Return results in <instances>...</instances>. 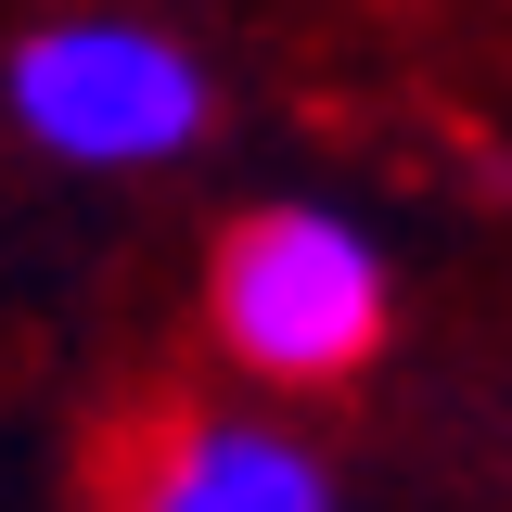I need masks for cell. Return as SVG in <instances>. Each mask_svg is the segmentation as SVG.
<instances>
[{
  "label": "cell",
  "instance_id": "obj_1",
  "mask_svg": "<svg viewBox=\"0 0 512 512\" xmlns=\"http://www.w3.org/2000/svg\"><path fill=\"white\" fill-rule=\"evenodd\" d=\"M384 256L359 218L333 205H244L218 231V269H205V333L244 384H359L384 359Z\"/></svg>",
  "mask_w": 512,
  "mask_h": 512
},
{
  "label": "cell",
  "instance_id": "obj_2",
  "mask_svg": "<svg viewBox=\"0 0 512 512\" xmlns=\"http://www.w3.org/2000/svg\"><path fill=\"white\" fill-rule=\"evenodd\" d=\"M218 116L205 64L141 13H52L13 52V128L64 167H167Z\"/></svg>",
  "mask_w": 512,
  "mask_h": 512
},
{
  "label": "cell",
  "instance_id": "obj_3",
  "mask_svg": "<svg viewBox=\"0 0 512 512\" xmlns=\"http://www.w3.org/2000/svg\"><path fill=\"white\" fill-rule=\"evenodd\" d=\"M103 512H333L308 436L205 410V397H154L103 461Z\"/></svg>",
  "mask_w": 512,
  "mask_h": 512
}]
</instances>
